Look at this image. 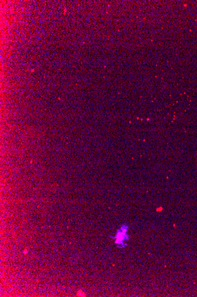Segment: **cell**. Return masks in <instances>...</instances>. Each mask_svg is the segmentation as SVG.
I'll list each match as a JSON object with an SVG mask.
<instances>
[{
  "label": "cell",
  "instance_id": "6da1fadb",
  "mask_svg": "<svg viewBox=\"0 0 197 297\" xmlns=\"http://www.w3.org/2000/svg\"><path fill=\"white\" fill-rule=\"evenodd\" d=\"M127 235H126V233L123 231L122 230H121L120 231H119L118 233V234H116V243L117 244H123V241L125 240V238L126 237Z\"/></svg>",
  "mask_w": 197,
  "mask_h": 297
}]
</instances>
